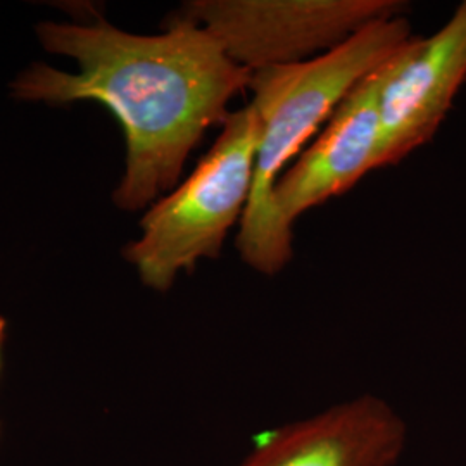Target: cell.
Returning <instances> with one entry per match:
<instances>
[{
  "label": "cell",
  "mask_w": 466,
  "mask_h": 466,
  "mask_svg": "<svg viewBox=\"0 0 466 466\" xmlns=\"http://www.w3.org/2000/svg\"><path fill=\"white\" fill-rule=\"evenodd\" d=\"M406 441L396 410L365 394L259 435L238 466H394Z\"/></svg>",
  "instance_id": "obj_7"
},
{
  "label": "cell",
  "mask_w": 466,
  "mask_h": 466,
  "mask_svg": "<svg viewBox=\"0 0 466 466\" xmlns=\"http://www.w3.org/2000/svg\"><path fill=\"white\" fill-rule=\"evenodd\" d=\"M5 335H7V321L5 318L0 317V371H2V350L5 342Z\"/></svg>",
  "instance_id": "obj_8"
},
{
  "label": "cell",
  "mask_w": 466,
  "mask_h": 466,
  "mask_svg": "<svg viewBox=\"0 0 466 466\" xmlns=\"http://www.w3.org/2000/svg\"><path fill=\"white\" fill-rule=\"evenodd\" d=\"M258 144L259 123L250 104L230 111L198 167L150 206L140 237L123 250L146 287L167 292L182 271L221 254L249 204Z\"/></svg>",
  "instance_id": "obj_3"
},
{
  "label": "cell",
  "mask_w": 466,
  "mask_h": 466,
  "mask_svg": "<svg viewBox=\"0 0 466 466\" xmlns=\"http://www.w3.org/2000/svg\"><path fill=\"white\" fill-rule=\"evenodd\" d=\"M413 36L406 17H389L309 61L250 73L248 88L259 123V144L249 204L235 246L252 269L275 275L294 256V232L283 228L271 204L285 167L327 125L350 90L396 57Z\"/></svg>",
  "instance_id": "obj_2"
},
{
  "label": "cell",
  "mask_w": 466,
  "mask_h": 466,
  "mask_svg": "<svg viewBox=\"0 0 466 466\" xmlns=\"http://www.w3.org/2000/svg\"><path fill=\"white\" fill-rule=\"evenodd\" d=\"M36 38L50 54L78 63L76 73L35 63L11 84L23 102L67 106L94 100L125 135V173L113 200L140 211L180 184L190 152L230 115V100L248 88L250 71L227 56L217 36L177 15L157 35L92 23L42 21Z\"/></svg>",
  "instance_id": "obj_1"
},
{
  "label": "cell",
  "mask_w": 466,
  "mask_h": 466,
  "mask_svg": "<svg viewBox=\"0 0 466 466\" xmlns=\"http://www.w3.org/2000/svg\"><path fill=\"white\" fill-rule=\"evenodd\" d=\"M466 82V0L432 36H413L394 57L379 99V167L432 140Z\"/></svg>",
  "instance_id": "obj_5"
},
{
  "label": "cell",
  "mask_w": 466,
  "mask_h": 466,
  "mask_svg": "<svg viewBox=\"0 0 466 466\" xmlns=\"http://www.w3.org/2000/svg\"><path fill=\"white\" fill-rule=\"evenodd\" d=\"M406 9L400 0H192L178 15L215 35L252 73L309 61Z\"/></svg>",
  "instance_id": "obj_4"
},
{
  "label": "cell",
  "mask_w": 466,
  "mask_h": 466,
  "mask_svg": "<svg viewBox=\"0 0 466 466\" xmlns=\"http://www.w3.org/2000/svg\"><path fill=\"white\" fill-rule=\"evenodd\" d=\"M392 61L394 57L350 90L317 140L275 182L271 204L285 230L292 232L300 215L346 194L367 173L379 169V99Z\"/></svg>",
  "instance_id": "obj_6"
}]
</instances>
